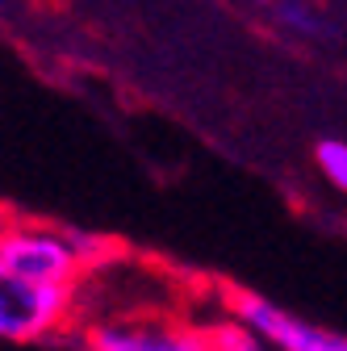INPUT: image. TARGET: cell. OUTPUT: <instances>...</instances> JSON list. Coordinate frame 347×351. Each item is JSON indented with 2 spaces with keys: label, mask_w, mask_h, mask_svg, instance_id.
Segmentation results:
<instances>
[{
  "label": "cell",
  "mask_w": 347,
  "mask_h": 351,
  "mask_svg": "<svg viewBox=\"0 0 347 351\" xmlns=\"http://www.w3.org/2000/svg\"><path fill=\"white\" fill-rule=\"evenodd\" d=\"M105 239L71 226H42V222H5L0 217V263L13 272L51 285V289H84L97 268H105Z\"/></svg>",
  "instance_id": "6da1fadb"
},
{
  "label": "cell",
  "mask_w": 347,
  "mask_h": 351,
  "mask_svg": "<svg viewBox=\"0 0 347 351\" xmlns=\"http://www.w3.org/2000/svg\"><path fill=\"white\" fill-rule=\"evenodd\" d=\"M80 293L75 289H51L38 285L9 263H0V343H47L59 330L71 326Z\"/></svg>",
  "instance_id": "7a4b0ae2"
},
{
  "label": "cell",
  "mask_w": 347,
  "mask_h": 351,
  "mask_svg": "<svg viewBox=\"0 0 347 351\" xmlns=\"http://www.w3.org/2000/svg\"><path fill=\"white\" fill-rule=\"evenodd\" d=\"M80 351H209L205 326L163 310H117L84 322Z\"/></svg>",
  "instance_id": "3957f363"
},
{
  "label": "cell",
  "mask_w": 347,
  "mask_h": 351,
  "mask_svg": "<svg viewBox=\"0 0 347 351\" xmlns=\"http://www.w3.org/2000/svg\"><path fill=\"white\" fill-rule=\"evenodd\" d=\"M226 305H230V318H239L247 330H255L268 343V351H347L343 330H326L318 322H306L259 293H230Z\"/></svg>",
  "instance_id": "277c9868"
},
{
  "label": "cell",
  "mask_w": 347,
  "mask_h": 351,
  "mask_svg": "<svg viewBox=\"0 0 347 351\" xmlns=\"http://www.w3.org/2000/svg\"><path fill=\"white\" fill-rule=\"evenodd\" d=\"M205 339H209V351H268V343L259 339L255 330H247L239 318H222V322H209L205 326Z\"/></svg>",
  "instance_id": "5b68a950"
},
{
  "label": "cell",
  "mask_w": 347,
  "mask_h": 351,
  "mask_svg": "<svg viewBox=\"0 0 347 351\" xmlns=\"http://www.w3.org/2000/svg\"><path fill=\"white\" fill-rule=\"evenodd\" d=\"M318 167L339 193H347V143H318Z\"/></svg>",
  "instance_id": "8992f818"
},
{
  "label": "cell",
  "mask_w": 347,
  "mask_h": 351,
  "mask_svg": "<svg viewBox=\"0 0 347 351\" xmlns=\"http://www.w3.org/2000/svg\"><path fill=\"white\" fill-rule=\"evenodd\" d=\"M280 21L293 25V29H301V34H318V17L306 5H293V0H289V5H280Z\"/></svg>",
  "instance_id": "52a82bcc"
},
{
  "label": "cell",
  "mask_w": 347,
  "mask_h": 351,
  "mask_svg": "<svg viewBox=\"0 0 347 351\" xmlns=\"http://www.w3.org/2000/svg\"><path fill=\"white\" fill-rule=\"evenodd\" d=\"M0 9H5V0H0Z\"/></svg>",
  "instance_id": "ba28073f"
}]
</instances>
